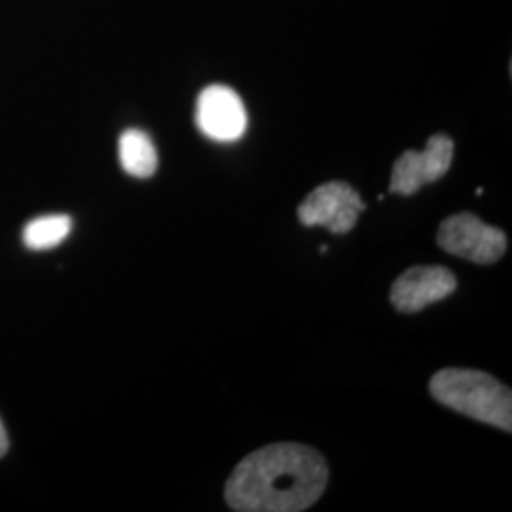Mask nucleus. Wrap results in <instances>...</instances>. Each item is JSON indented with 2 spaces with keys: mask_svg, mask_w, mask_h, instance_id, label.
I'll return each mask as SVG.
<instances>
[{
  "mask_svg": "<svg viewBox=\"0 0 512 512\" xmlns=\"http://www.w3.org/2000/svg\"><path fill=\"white\" fill-rule=\"evenodd\" d=\"M327 482L329 467L317 450L298 442H277L239 461L224 497L232 511L300 512L317 503Z\"/></svg>",
  "mask_w": 512,
  "mask_h": 512,
  "instance_id": "nucleus-1",
  "label": "nucleus"
},
{
  "mask_svg": "<svg viewBox=\"0 0 512 512\" xmlns=\"http://www.w3.org/2000/svg\"><path fill=\"white\" fill-rule=\"evenodd\" d=\"M435 401L507 433L512 431L511 389L494 376L469 368H444L431 378Z\"/></svg>",
  "mask_w": 512,
  "mask_h": 512,
  "instance_id": "nucleus-2",
  "label": "nucleus"
},
{
  "mask_svg": "<svg viewBox=\"0 0 512 512\" xmlns=\"http://www.w3.org/2000/svg\"><path fill=\"white\" fill-rule=\"evenodd\" d=\"M437 241L448 255L471 260L475 264H494L507 253L503 230L488 226L473 213L452 215L440 224Z\"/></svg>",
  "mask_w": 512,
  "mask_h": 512,
  "instance_id": "nucleus-3",
  "label": "nucleus"
},
{
  "mask_svg": "<svg viewBox=\"0 0 512 512\" xmlns=\"http://www.w3.org/2000/svg\"><path fill=\"white\" fill-rule=\"evenodd\" d=\"M366 205L361 194L348 183L332 181L317 186L298 207L304 226H325L332 234H348Z\"/></svg>",
  "mask_w": 512,
  "mask_h": 512,
  "instance_id": "nucleus-4",
  "label": "nucleus"
},
{
  "mask_svg": "<svg viewBox=\"0 0 512 512\" xmlns=\"http://www.w3.org/2000/svg\"><path fill=\"white\" fill-rule=\"evenodd\" d=\"M454 160V141L448 135H433L425 150H406L393 165L391 194L412 196L425 184L442 179Z\"/></svg>",
  "mask_w": 512,
  "mask_h": 512,
  "instance_id": "nucleus-5",
  "label": "nucleus"
},
{
  "mask_svg": "<svg viewBox=\"0 0 512 512\" xmlns=\"http://www.w3.org/2000/svg\"><path fill=\"white\" fill-rule=\"evenodd\" d=\"M196 124L203 135L217 143H232L247 131V110L238 93L228 86H207L196 105Z\"/></svg>",
  "mask_w": 512,
  "mask_h": 512,
  "instance_id": "nucleus-6",
  "label": "nucleus"
},
{
  "mask_svg": "<svg viewBox=\"0 0 512 512\" xmlns=\"http://www.w3.org/2000/svg\"><path fill=\"white\" fill-rule=\"evenodd\" d=\"M458 281L444 266H414L397 277L391 287V304L403 313H416L456 291Z\"/></svg>",
  "mask_w": 512,
  "mask_h": 512,
  "instance_id": "nucleus-7",
  "label": "nucleus"
},
{
  "mask_svg": "<svg viewBox=\"0 0 512 512\" xmlns=\"http://www.w3.org/2000/svg\"><path fill=\"white\" fill-rule=\"evenodd\" d=\"M118 154L120 164L124 171L137 177V179H148L158 169V152L145 131L141 129H126L118 143Z\"/></svg>",
  "mask_w": 512,
  "mask_h": 512,
  "instance_id": "nucleus-8",
  "label": "nucleus"
},
{
  "mask_svg": "<svg viewBox=\"0 0 512 512\" xmlns=\"http://www.w3.org/2000/svg\"><path fill=\"white\" fill-rule=\"evenodd\" d=\"M73 230V220L67 215H48L31 220L23 230V243L33 251L54 249Z\"/></svg>",
  "mask_w": 512,
  "mask_h": 512,
  "instance_id": "nucleus-9",
  "label": "nucleus"
},
{
  "mask_svg": "<svg viewBox=\"0 0 512 512\" xmlns=\"http://www.w3.org/2000/svg\"><path fill=\"white\" fill-rule=\"evenodd\" d=\"M6 452H8V435H6L4 425H2V421H0V458H2Z\"/></svg>",
  "mask_w": 512,
  "mask_h": 512,
  "instance_id": "nucleus-10",
  "label": "nucleus"
}]
</instances>
